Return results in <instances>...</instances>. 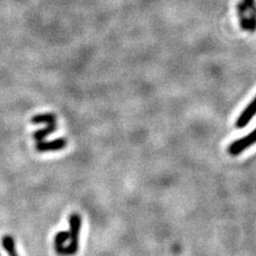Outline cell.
<instances>
[{"label": "cell", "mask_w": 256, "mask_h": 256, "mask_svg": "<svg viewBox=\"0 0 256 256\" xmlns=\"http://www.w3.org/2000/svg\"><path fill=\"white\" fill-rule=\"evenodd\" d=\"M254 143H256V128L251 132L249 134L244 136V138L238 139L235 142H233L228 146V153L233 156L239 155L240 153H242L244 150L252 146Z\"/></svg>", "instance_id": "cell-2"}, {"label": "cell", "mask_w": 256, "mask_h": 256, "mask_svg": "<svg viewBox=\"0 0 256 256\" xmlns=\"http://www.w3.org/2000/svg\"><path fill=\"white\" fill-rule=\"evenodd\" d=\"M246 12H250L248 18V30L254 32L256 30V0H244Z\"/></svg>", "instance_id": "cell-5"}, {"label": "cell", "mask_w": 256, "mask_h": 256, "mask_svg": "<svg viewBox=\"0 0 256 256\" xmlns=\"http://www.w3.org/2000/svg\"><path fill=\"white\" fill-rule=\"evenodd\" d=\"M68 239H70L68 230L59 232V233L54 237V248H59V246H64V244L68 242Z\"/></svg>", "instance_id": "cell-9"}, {"label": "cell", "mask_w": 256, "mask_h": 256, "mask_svg": "<svg viewBox=\"0 0 256 256\" xmlns=\"http://www.w3.org/2000/svg\"><path fill=\"white\" fill-rule=\"evenodd\" d=\"M56 118L52 114H38L31 118V123L34 124H50L56 123Z\"/></svg>", "instance_id": "cell-8"}, {"label": "cell", "mask_w": 256, "mask_h": 256, "mask_svg": "<svg viewBox=\"0 0 256 256\" xmlns=\"http://www.w3.org/2000/svg\"><path fill=\"white\" fill-rule=\"evenodd\" d=\"M2 242V246L4 248L6 252L8 253V255H9V256H18V251H16V248H15L14 239H13L12 236H10V235L4 236Z\"/></svg>", "instance_id": "cell-7"}, {"label": "cell", "mask_w": 256, "mask_h": 256, "mask_svg": "<svg viewBox=\"0 0 256 256\" xmlns=\"http://www.w3.org/2000/svg\"><path fill=\"white\" fill-rule=\"evenodd\" d=\"M255 114H256V98L250 102V105L242 111V114L239 116V118L236 121V127L244 128V126H246L250 123V121Z\"/></svg>", "instance_id": "cell-4"}, {"label": "cell", "mask_w": 256, "mask_h": 256, "mask_svg": "<svg viewBox=\"0 0 256 256\" xmlns=\"http://www.w3.org/2000/svg\"><path fill=\"white\" fill-rule=\"evenodd\" d=\"M66 146V140L60 138L52 141H40L36 143V148L38 152H52V150H60Z\"/></svg>", "instance_id": "cell-3"}, {"label": "cell", "mask_w": 256, "mask_h": 256, "mask_svg": "<svg viewBox=\"0 0 256 256\" xmlns=\"http://www.w3.org/2000/svg\"><path fill=\"white\" fill-rule=\"evenodd\" d=\"M56 130H57V125L56 123H50V124H47V127L42 128V130H38L34 134V138L40 142V141H43L48 134H52Z\"/></svg>", "instance_id": "cell-6"}, {"label": "cell", "mask_w": 256, "mask_h": 256, "mask_svg": "<svg viewBox=\"0 0 256 256\" xmlns=\"http://www.w3.org/2000/svg\"><path fill=\"white\" fill-rule=\"evenodd\" d=\"M70 223V244L66 246L56 248V252L62 256H73L79 249V237L82 230V217L78 214H72L68 219Z\"/></svg>", "instance_id": "cell-1"}]
</instances>
